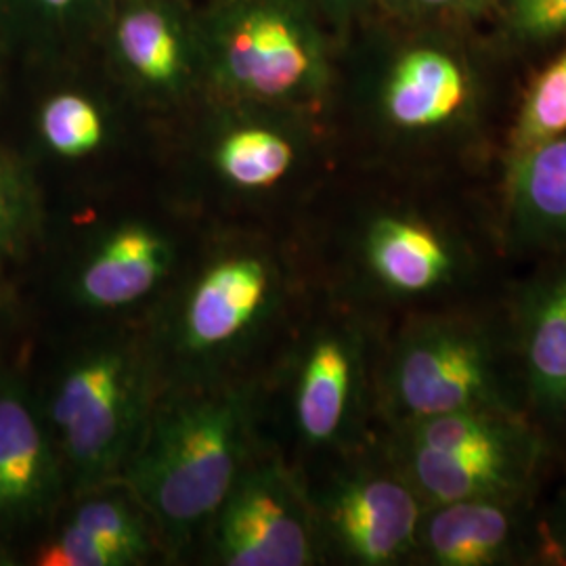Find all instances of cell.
Returning <instances> with one entry per match:
<instances>
[{
	"mask_svg": "<svg viewBox=\"0 0 566 566\" xmlns=\"http://www.w3.org/2000/svg\"><path fill=\"white\" fill-rule=\"evenodd\" d=\"M116 39L122 57L145 81L168 84L179 76L181 42L160 11H130L122 18Z\"/></svg>",
	"mask_w": 566,
	"mask_h": 566,
	"instance_id": "cell-17",
	"label": "cell"
},
{
	"mask_svg": "<svg viewBox=\"0 0 566 566\" xmlns=\"http://www.w3.org/2000/svg\"><path fill=\"white\" fill-rule=\"evenodd\" d=\"M60 472L25 395L0 386V525L39 518L57 495Z\"/></svg>",
	"mask_w": 566,
	"mask_h": 566,
	"instance_id": "cell-13",
	"label": "cell"
},
{
	"mask_svg": "<svg viewBox=\"0 0 566 566\" xmlns=\"http://www.w3.org/2000/svg\"><path fill=\"white\" fill-rule=\"evenodd\" d=\"M143 376L120 350H97L61 378L51 420L82 481L97 483L116 472L142 432Z\"/></svg>",
	"mask_w": 566,
	"mask_h": 566,
	"instance_id": "cell-5",
	"label": "cell"
},
{
	"mask_svg": "<svg viewBox=\"0 0 566 566\" xmlns=\"http://www.w3.org/2000/svg\"><path fill=\"white\" fill-rule=\"evenodd\" d=\"M269 294V271L256 259H229L203 275L185 315L193 348L229 343L259 313Z\"/></svg>",
	"mask_w": 566,
	"mask_h": 566,
	"instance_id": "cell-14",
	"label": "cell"
},
{
	"mask_svg": "<svg viewBox=\"0 0 566 566\" xmlns=\"http://www.w3.org/2000/svg\"><path fill=\"white\" fill-rule=\"evenodd\" d=\"M500 227L514 266L566 252V133L502 163Z\"/></svg>",
	"mask_w": 566,
	"mask_h": 566,
	"instance_id": "cell-10",
	"label": "cell"
},
{
	"mask_svg": "<svg viewBox=\"0 0 566 566\" xmlns=\"http://www.w3.org/2000/svg\"><path fill=\"white\" fill-rule=\"evenodd\" d=\"M74 523L88 528L118 552L124 565L142 560L149 552L139 516L120 500H93L78 510Z\"/></svg>",
	"mask_w": 566,
	"mask_h": 566,
	"instance_id": "cell-20",
	"label": "cell"
},
{
	"mask_svg": "<svg viewBox=\"0 0 566 566\" xmlns=\"http://www.w3.org/2000/svg\"><path fill=\"white\" fill-rule=\"evenodd\" d=\"M556 497H558V500H560V502L566 506V486H563V489L558 491V495H556Z\"/></svg>",
	"mask_w": 566,
	"mask_h": 566,
	"instance_id": "cell-27",
	"label": "cell"
},
{
	"mask_svg": "<svg viewBox=\"0 0 566 566\" xmlns=\"http://www.w3.org/2000/svg\"><path fill=\"white\" fill-rule=\"evenodd\" d=\"M42 2H46L49 7H55V9H61V7H67L72 0H42Z\"/></svg>",
	"mask_w": 566,
	"mask_h": 566,
	"instance_id": "cell-26",
	"label": "cell"
},
{
	"mask_svg": "<svg viewBox=\"0 0 566 566\" xmlns=\"http://www.w3.org/2000/svg\"><path fill=\"white\" fill-rule=\"evenodd\" d=\"M493 0H460V11L462 13H468V15H479V13H483L485 9H489V4H491Z\"/></svg>",
	"mask_w": 566,
	"mask_h": 566,
	"instance_id": "cell-25",
	"label": "cell"
},
{
	"mask_svg": "<svg viewBox=\"0 0 566 566\" xmlns=\"http://www.w3.org/2000/svg\"><path fill=\"white\" fill-rule=\"evenodd\" d=\"M416 11H437V9H458L460 0H395Z\"/></svg>",
	"mask_w": 566,
	"mask_h": 566,
	"instance_id": "cell-24",
	"label": "cell"
},
{
	"mask_svg": "<svg viewBox=\"0 0 566 566\" xmlns=\"http://www.w3.org/2000/svg\"><path fill=\"white\" fill-rule=\"evenodd\" d=\"M510 32L521 41H547L566 32V0H506Z\"/></svg>",
	"mask_w": 566,
	"mask_h": 566,
	"instance_id": "cell-22",
	"label": "cell"
},
{
	"mask_svg": "<svg viewBox=\"0 0 566 566\" xmlns=\"http://www.w3.org/2000/svg\"><path fill=\"white\" fill-rule=\"evenodd\" d=\"M217 160L229 181L259 189L282 181L294 163V147L277 133L245 128L224 139Z\"/></svg>",
	"mask_w": 566,
	"mask_h": 566,
	"instance_id": "cell-18",
	"label": "cell"
},
{
	"mask_svg": "<svg viewBox=\"0 0 566 566\" xmlns=\"http://www.w3.org/2000/svg\"><path fill=\"white\" fill-rule=\"evenodd\" d=\"M170 248L142 224L122 227L95 252L81 275L82 298L95 306H124L145 296L163 280Z\"/></svg>",
	"mask_w": 566,
	"mask_h": 566,
	"instance_id": "cell-15",
	"label": "cell"
},
{
	"mask_svg": "<svg viewBox=\"0 0 566 566\" xmlns=\"http://www.w3.org/2000/svg\"><path fill=\"white\" fill-rule=\"evenodd\" d=\"M382 447L426 507L506 495H544L556 451L525 416L455 411L385 426Z\"/></svg>",
	"mask_w": 566,
	"mask_h": 566,
	"instance_id": "cell-2",
	"label": "cell"
},
{
	"mask_svg": "<svg viewBox=\"0 0 566 566\" xmlns=\"http://www.w3.org/2000/svg\"><path fill=\"white\" fill-rule=\"evenodd\" d=\"M248 403L217 395L172 407L133 451L128 485L172 533L219 512L238 481Z\"/></svg>",
	"mask_w": 566,
	"mask_h": 566,
	"instance_id": "cell-3",
	"label": "cell"
},
{
	"mask_svg": "<svg viewBox=\"0 0 566 566\" xmlns=\"http://www.w3.org/2000/svg\"><path fill=\"white\" fill-rule=\"evenodd\" d=\"M219 510L217 549L224 565L306 566L324 554L313 502L283 465L238 476Z\"/></svg>",
	"mask_w": 566,
	"mask_h": 566,
	"instance_id": "cell-7",
	"label": "cell"
},
{
	"mask_svg": "<svg viewBox=\"0 0 566 566\" xmlns=\"http://www.w3.org/2000/svg\"><path fill=\"white\" fill-rule=\"evenodd\" d=\"M340 2H343V0H340Z\"/></svg>",
	"mask_w": 566,
	"mask_h": 566,
	"instance_id": "cell-28",
	"label": "cell"
},
{
	"mask_svg": "<svg viewBox=\"0 0 566 566\" xmlns=\"http://www.w3.org/2000/svg\"><path fill=\"white\" fill-rule=\"evenodd\" d=\"M227 72L243 91L283 97L319 72V57L303 28L277 11H256L235 23L227 39Z\"/></svg>",
	"mask_w": 566,
	"mask_h": 566,
	"instance_id": "cell-12",
	"label": "cell"
},
{
	"mask_svg": "<svg viewBox=\"0 0 566 566\" xmlns=\"http://www.w3.org/2000/svg\"><path fill=\"white\" fill-rule=\"evenodd\" d=\"M42 566H120L118 552H114L88 528L72 523L60 539L46 544L39 554Z\"/></svg>",
	"mask_w": 566,
	"mask_h": 566,
	"instance_id": "cell-21",
	"label": "cell"
},
{
	"mask_svg": "<svg viewBox=\"0 0 566 566\" xmlns=\"http://www.w3.org/2000/svg\"><path fill=\"white\" fill-rule=\"evenodd\" d=\"M506 303L526 418L566 472V252L514 273Z\"/></svg>",
	"mask_w": 566,
	"mask_h": 566,
	"instance_id": "cell-6",
	"label": "cell"
},
{
	"mask_svg": "<svg viewBox=\"0 0 566 566\" xmlns=\"http://www.w3.org/2000/svg\"><path fill=\"white\" fill-rule=\"evenodd\" d=\"M506 294L399 319L378 380L385 426L479 409L526 418Z\"/></svg>",
	"mask_w": 566,
	"mask_h": 566,
	"instance_id": "cell-1",
	"label": "cell"
},
{
	"mask_svg": "<svg viewBox=\"0 0 566 566\" xmlns=\"http://www.w3.org/2000/svg\"><path fill=\"white\" fill-rule=\"evenodd\" d=\"M348 317L319 327L304 348L294 388V420L313 449H355L371 386V332Z\"/></svg>",
	"mask_w": 566,
	"mask_h": 566,
	"instance_id": "cell-8",
	"label": "cell"
},
{
	"mask_svg": "<svg viewBox=\"0 0 566 566\" xmlns=\"http://www.w3.org/2000/svg\"><path fill=\"white\" fill-rule=\"evenodd\" d=\"M382 114L397 133L453 139L476 122V91L460 61L437 49H416L395 63Z\"/></svg>",
	"mask_w": 566,
	"mask_h": 566,
	"instance_id": "cell-11",
	"label": "cell"
},
{
	"mask_svg": "<svg viewBox=\"0 0 566 566\" xmlns=\"http://www.w3.org/2000/svg\"><path fill=\"white\" fill-rule=\"evenodd\" d=\"M340 468L317 502H313L322 547L364 566L411 563L418 526L426 506L392 464L382 443L376 460Z\"/></svg>",
	"mask_w": 566,
	"mask_h": 566,
	"instance_id": "cell-4",
	"label": "cell"
},
{
	"mask_svg": "<svg viewBox=\"0 0 566 566\" xmlns=\"http://www.w3.org/2000/svg\"><path fill=\"white\" fill-rule=\"evenodd\" d=\"M544 495L474 497L426 507L411 563L542 566Z\"/></svg>",
	"mask_w": 566,
	"mask_h": 566,
	"instance_id": "cell-9",
	"label": "cell"
},
{
	"mask_svg": "<svg viewBox=\"0 0 566 566\" xmlns=\"http://www.w3.org/2000/svg\"><path fill=\"white\" fill-rule=\"evenodd\" d=\"M41 128L46 143L67 158L93 151L103 139L102 116L81 95H60L46 103Z\"/></svg>",
	"mask_w": 566,
	"mask_h": 566,
	"instance_id": "cell-19",
	"label": "cell"
},
{
	"mask_svg": "<svg viewBox=\"0 0 566 566\" xmlns=\"http://www.w3.org/2000/svg\"><path fill=\"white\" fill-rule=\"evenodd\" d=\"M21 203L9 181L0 175V259L7 256L20 240Z\"/></svg>",
	"mask_w": 566,
	"mask_h": 566,
	"instance_id": "cell-23",
	"label": "cell"
},
{
	"mask_svg": "<svg viewBox=\"0 0 566 566\" xmlns=\"http://www.w3.org/2000/svg\"><path fill=\"white\" fill-rule=\"evenodd\" d=\"M563 133H566V51L528 84L507 128L502 163Z\"/></svg>",
	"mask_w": 566,
	"mask_h": 566,
	"instance_id": "cell-16",
	"label": "cell"
}]
</instances>
